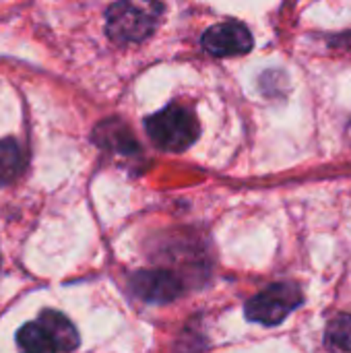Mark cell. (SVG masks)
<instances>
[{
	"label": "cell",
	"mask_w": 351,
	"mask_h": 353,
	"mask_svg": "<svg viewBox=\"0 0 351 353\" xmlns=\"http://www.w3.org/2000/svg\"><path fill=\"white\" fill-rule=\"evenodd\" d=\"M128 290L134 298L147 304H172L184 294V283L178 275L163 269L137 271L128 279Z\"/></svg>",
	"instance_id": "obj_4"
},
{
	"label": "cell",
	"mask_w": 351,
	"mask_h": 353,
	"mask_svg": "<svg viewBox=\"0 0 351 353\" xmlns=\"http://www.w3.org/2000/svg\"><path fill=\"white\" fill-rule=\"evenodd\" d=\"M95 141L99 143V147H106L114 153L120 155H134L139 153V143L137 139H132L130 130L118 122V120H108L101 122L95 128Z\"/></svg>",
	"instance_id": "obj_7"
},
{
	"label": "cell",
	"mask_w": 351,
	"mask_h": 353,
	"mask_svg": "<svg viewBox=\"0 0 351 353\" xmlns=\"http://www.w3.org/2000/svg\"><path fill=\"white\" fill-rule=\"evenodd\" d=\"M254 46L252 33L240 21H223L203 33V48L213 56H240L248 54Z\"/></svg>",
	"instance_id": "obj_5"
},
{
	"label": "cell",
	"mask_w": 351,
	"mask_h": 353,
	"mask_svg": "<svg viewBox=\"0 0 351 353\" xmlns=\"http://www.w3.org/2000/svg\"><path fill=\"white\" fill-rule=\"evenodd\" d=\"M325 350L329 353H351V316H335L325 331Z\"/></svg>",
	"instance_id": "obj_10"
},
{
	"label": "cell",
	"mask_w": 351,
	"mask_h": 353,
	"mask_svg": "<svg viewBox=\"0 0 351 353\" xmlns=\"http://www.w3.org/2000/svg\"><path fill=\"white\" fill-rule=\"evenodd\" d=\"M0 265H2V259H0Z\"/></svg>",
	"instance_id": "obj_11"
},
{
	"label": "cell",
	"mask_w": 351,
	"mask_h": 353,
	"mask_svg": "<svg viewBox=\"0 0 351 353\" xmlns=\"http://www.w3.org/2000/svg\"><path fill=\"white\" fill-rule=\"evenodd\" d=\"M37 323L50 333V337L54 339L58 352H74L81 343L79 339V331L74 329V325L68 321V316H64L58 310H41Z\"/></svg>",
	"instance_id": "obj_6"
},
{
	"label": "cell",
	"mask_w": 351,
	"mask_h": 353,
	"mask_svg": "<svg viewBox=\"0 0 351 353\" xmlns=\"http://www.w3.org/2000/svg\"><path fill=\"white\" fill-rule=\"evenodd\" d=\"M17 347L19 353H60L50 333L37 323H25L17 331Z\"/></svg>",
	"instance_id": "obj_8"
},
{
	"label": "cell",
	"mask_w": 351,
	"mask_h": 353,
	"mask_svg": "<svg viewBox=\"0 0 351 353\" xmlns=\"http://www.w3.org/2000/svg\"><path fill=\"white\" fill-rule=\"evenodd\" d=\"M25 151L14 139L0 141V186L14 182L25 168Z\"/></svg>",
	"instance_id": "obj_9"
},
{
	"label": "cell",
	"mask_w": 351,
	"mask_h": 353,
	"mask_svg": "<svg viewBox=\"0 0 351 353\" xmlns=\"http://www.w3.org/2000/svg\"><path fill=\"white\" fill-rule=\"evenodd\" d=\"M163 6L159 0H118L106 12V31L114 43H139L159 25Z\"/></svg>",
	"instance_id": "obj_1"
},
{
	"label": "cell",
	"mask_w": 351,
	"mask_h": 353,
	"mask_svg": "<svg viewBox=\"0 0 351 353\" xmlns=\"http://www.w3.org/2000/svg\"><path fill=\"white\" fill-rule=\"evenodd\" d=\"M302 302L304 296L296 283H275L250 298L246 302L244 314L250 323L273 327L283 323Z\"/></svg>",
	"instance_id": "obj_3"
},
{
	"label": "cell",
	"mask_w": 351,
	"mask_h": 353,
	"mask_svg": "<svg viewBox=\"0 0 351 353\" xmlns=\"http://www.w3.org/2000/svg\"><path fill=\"white\" fill-rule=\"evenodd\" d=\"M145 130L161 151H184L197 143L201 134L194 112L180 101H174L145 120Z\"/></svg>",
	"instance_id": "obj_2"
}]
</instances>
